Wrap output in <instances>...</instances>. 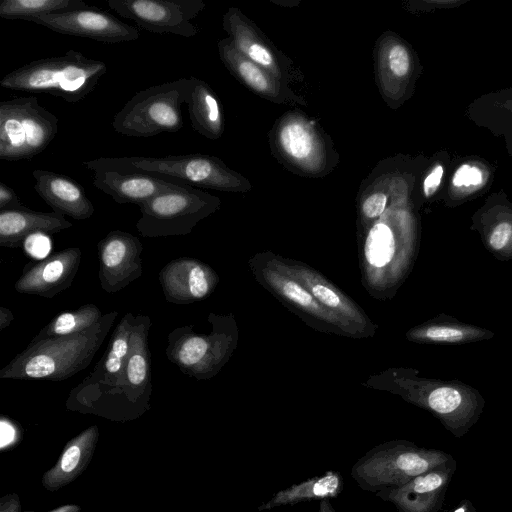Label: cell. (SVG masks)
I'll use <instances>...</instances> for the list:
<instances>
[{
    "mask_svg": "<svg viewBox=\"0 0 512 512\" xmlns=\"http://www.w3.org/2000/svg\"><path fill=\"white\" fill-rule=\"evenodd\" d=\"M223 28L229 34L235 48L247 59L259 65L282 83L290 76L289 64L284 56L270 45L268 40L248 22L242 13L231 7L223 16Z\"/></svg>",
    "mask_w": 512,
    "mask_h": 512,
    "instance_id": "cell-18",
    "label": "cell"
},
{
    "mask_svg": "<svg viewBox=\"0 0 512 512\" xmlns=\"http://www.w3.org/2000/svg\"><path fill=\"white\" fill-rule=\"evenodd\" d=\"M190 80L191 91L187 107L192 128L205 138L216 140L224 132L220 102L206 82L194 76Z\"/></svg>",
    "mask_w": 512,
    "mask_h": 512,
    "instance_id": "cell-26",
    "label": "cell"
},
{
    "mask_svg": "<svg viewBox=\"0 0 512 512\" xmlns=\"http://www.w3.org/2000/svg\"><path fill=\"white\" fill-rule=\"evenodd\" d=\"M90 7L82 0H3L0 17L8 20L33 21L35 18Z\"/></svg>",
    "mask_w": 512,
    "mask_h": 512,
    "instance_id": "cell-27",
    "label": "cell"
},
{
    "mask_svg": "<svg viewBox=\"0 0 512 512\" xmlns=\"http://www.w3.org/2000/svg\"><path fill=\"white\" fill-rule=\"evenodd\" d=\"M80 248H66L46 259L30 262L15 282L14 288L22 294L53 298L72 285L81 263Z\"/></svg>",
    "mask_w": 512,
    "mask_h": 512,
    "instance_id": "cell-14",
    "label": "cell"
},
{
    "mask_svg": "<svg viewBox=\"0 0 512 512\" xmlns=\"http://www.w3.org/2000/svg\"><path fill=\"white\" fill-rule=\"evenodd\" d=\"M110 9L155 34L185 38L199 29L193 20L205 9L202 0H108Z\"/></svg>",
    "mask_w": 512,
    "mask_h": 512,
    "instance_id": "cell-10",
    "label": "cell"
},
{
    "mask_svg": "<svg viewBox=\"0 0 512 512\" xmlns=\"http://www.w3.org/2000/svg\"><path fill=\"white\" fill-rule=\"evenodd\" d=\"M99 281L107 293H116L138 279L143 273V245L131 233L113 230L97 244Z\"/></svg>",
    "mask_w": 512,
    "mask_h": 512,
    "instance_id": "cell-12",
    "label": "cell"
},
{
    "mask_svg": "<svg viewBox=\"0 0 512 512\" xmlns=\"http://www.w3.org/2000/svg\"><path fill=\"white\" fill-rule=\"evenodd\" d=\"M58 132V118L34 96L0 102V159L29 160L43 152Z\"/></svg>",
    "mask_w": 512,
    "mask_h": 512,
    "instance_id": "cell-8",
    "label": "cell"
},
{
    "mask_svg": "<svg viewBox=\"0 0 512 512\" xmlns=\"http://www.w3.org/2000/svg\"><path fill=\"white\" fill-rule=\"evenodd\" d=\"M16 192L8 185L0 182V211L23 208Z\"/></svg>",
    "mask_w": 512,
    "mask_h": 512,
    "instance_id": "cell-36",
    "label": "cell"
},
{
    "mask_svg": "<svg viewBox=\"0 0 512 512\" xmlns=\"http://www.w3.org/2000/svg\"><path fill=\"white\" fill-rule=\"evenodd\" d=\"M342 475L333 470L309 478L300 483L282 489L266 502L258 506V511H269L280 506H294L309 501H321L337 498L343 491Z\"/></svg>",
    "mask_w": 512,
    "mask_h": 512,
    "instance_id": "cell-25",
    "label": "cell"
},
{
    "mask_svg": "<svg viewBox=\"0 0 512 512\" xmlns=\"http://www.w3.org/2000/svg\"><path fill=\"white\" fill-rule=\"evenodd\" d=\"M396 240L391 227L380 220L369 229L364 242V257L367 267L373 271L384 270L393 260Z\"/></svg>",
    "mask_w": 512,
    "mask_h": 512,
    "instance_id": "cell-29",
    "label": "cell"
},
{
    "mask_svg": "<svg viewBox=\"0 0 512 512\" xmlns=\"http://www.w3.org/2000/svg\"><path fill=\"white\" fill-rule=\"evenodd\" d=\"M387 199V195L381 191L371 193L362 202L363 215L372 220L380 217L386 209Z\"/></svg>",
    "mask_w": 512,
    "mask_h": 512,
    "instance_id": "cell-33",
    "label": "cell"
},
{
    "mask_svg": "<svg viewBox=\"0 0 512 512\" xmlns=\"http://www.w3.org/2000/svg\"><path fill=\"white\" fill-rule=\"evenodd\" d=\"M213 331L197 333L192 325L175 328L168 335L167 358L183 374L197 380L214 376L229 356L230 337L224 331L223 318L210 315Z\"/></svg>",
    "mask_w": 512,
    "mask_h": 512,
    "instance_id": "cell-9",
    "label": "cell"
},
{
    "mask_svg": "<svg viewBox=\"0 0 512 512\" xmlns=\"http://www.w3.org/2000/svg\"><path fill=\"white\" fill-rule=\"evenodd\" d=\"M0 512H20V501L17 494H9L1 499Z\"/></svg>",
    "mask_w": 512,
    "mask_h": 512,
    "instance_id": "cell-39",
    "label": "cell"
},
{
    "mask_svg": "<svg viewBox=\"0 0 512 512\" xmlns=\"http://www.w3.org/2000/svg\"><path fill=\"white\" fill-rule=\"evenodd\" d=\"M50 235L36 232L28 235L23 241L22 248L32 259L40 261L49 257L52 248Z\"/></svg>",
    "mask_w": 512,
    "mask_h": 512,
    "instance_id": "cell-31",
    "label": "cell"
},
{
    "mask_svg": "<svg viewBox=\"0 0 512 512\" xmlns=\"http://www.w3.org/2000/svg\"><path fill=\"white\" fill-rule=\"evenodd\" d=\"M453 512H476V510L468 500H464Z\"/></svg>",
    "mask_w": 512,
    "mask_h": 512,
    "instance_id": "cell-42",
    "label": "cell"
},
{
    "mask_svg": "<svg viewBox=\"0 0 512 512\" xmlns=\"http://www.w3.org/2000/svg\"><path fill=\"white\" fill-rule=\"evenodd\" d=\"M481 181V171L477 167L467 164L458 168L453 177V184L457 187L478 185Z\"/></svg>",
    "mask_w": 512,
    "mask_h": 512,
    "instance_id": "cell-35",
    "label": "cell"
},
{
    "mask_svg": "<svg viewBox=\"0 0 512 512\" xmlns=\"http://www.w3.org/2000/svg\"><path fill=\"white\" fill-rule=\"evenodd\" d=\"M451 460L441 450L419 447L407 440H391L369 449L354 463L351 476L362 490L377 493L398 488Z\"/></svg>",
    "mask_w": 512,
    "mask_h": 512,
    "instance_id": "cell-5",
    "label": "cell"
},
{
    "mask_svg": "<svg viewBox=\"0 0 512 512\" xmlns=\"http://www.w3.org/2000/svg\"><path fill=\"white\" fill-rule=\"evenodd\" d=\"M181 182L149 174L123 173L115 170L93 172V186L109 195L116 203L138 206Z\"/></svg>",
    "mask_w": 512,
    "mask_h": 512,
    "instance_id": "cell-21",
    "label": "cell"
},
{
    "mask_svg": "<svg viewBox=\"0 0 512 512\" xmlns=\"http://www.w3.org/2000/svg\"><path fill=\"white\" fill-rule=\"evenodd\" d=\"M423 336L437 342H457L463 339L464 333L455 327L431 326L424 331Z\"/></svg>",
    "mask_w": 512,
    "mask_h": 512,
    "instance_id": "cell-34",
    "label": "cell"
},
{
    "mask_svg": "<svg viewBox=\"0 0 512 512\" xmlns=\"http://www.w3.org/2000/svg\"><path fill=\"white\" fill-rule=\"evenodd\" d=\"M378 75L383 89L389 80L402 79L410 70V55L400 43L386 44L384 41L378 49Z\"/></svg>",
    "mask_w": 512,
    "mask_h": 512,
    "instance_id": "cell-30",
    "label": "cell"
},
{
    "mask_svg": "<svg viewBox=\"0 0 512 512\" xmlns=\"http://www.w3.org/2000/svg\"><path fill=\"white\" fill-rule=\"evenodd\" d=\"M151 319L126 313L113 331L103 357L73 388L66 400L69 410L129 421L150 408L152 364L148 346Z\"/></svg>",
    "mask_w": 512,
    "mask_h": 512,
    "instance_id": "cell-1",
    "label": "cell"
},
{
    "mask_svg": "<svg viewBox=\"0 0 512 512\" xmlns=\"http://www.w3.org/2000/svg\"><path fill=\"white\" fill-rule=\"evenodd\" d=\"M276 141L284 158L307 173L318 174L328 164L323 137L303 118L290 116L283 120Z\"/></svg>",
    "mask_w": 512,
    "mask_h": 512,
    "instance_id": "cell-17",
    "label": "cell"
},
{
    "mask_svg": "<svg viewBox=\"0 0 512 512\" xmlns=\"http://www.w3.org/2000/svg\"><path fill=\"white\" fill-rule=\"evenodd\" d=\"M218 280V275L210 266L190 257L174 259L159 272L166 301L179 305L206 298L214 290Z\"/></svg>",
    "mask_w": 512,
    "mask_h": 512,
    "instance_id": "cell-16",
    "label": "cell"
},
{
    "mask_svg": "<svg viewBox=\"0 0 512 512\" xmlns=\"http://www.w3.org/2000/svg\"><path fill=\"white\" fill-rule=\"evenodd\" d=\"M318 512H336L329 499L319 501Z\"/></svg>",
    "mask_w": 512,
    "mask_h": 512,
    "instance_id": "cell-41",
    "label": "cell"
},
{
    "mask_svg": "<svg viewBox=\"0 0 512 512\" xmlns=\"http://www.w3.org/2000/svg\"><path fill=\"white\" fill-rule=\"evenodd\" d=\"M117 315V311L103 315L97 324L84 332L31 340L0 370V378L67 380L90 365Z\"/></svg>",
    "mask_w": 512,
    "mask_h": 512,
    "instance_id": "cell-2",
    "label": "cell"
},
{
    "mask_svg": "<svg viewBox=\"0 0 512 512\" xmlns=\"http://www.w3.org/2000/svg\"><path fill=\"white\" fill-rule=\"evenodd\" d=\"M32 22L54 32L88 38L105 43L138 40V30L97 7H88L63 13L47 14Z\"/></svg>",
    "mask_w": 512,
    "mask_h": 512,
    "instance_id": "cell-11",
    "label": "cell"
},
{
    "mask_svg": "<svg viewBox=\"0 0 512 512\" xmlns=\"http://www.w3.org/2000/svg\"><path fill=\"white\" fill-rule=\"evenodd\" d=\"M512 232V227L509 223L503 222L497 225L490 235V245L496 249H502L508 242Z\"/></svg>",
    "mask_w": 512,
    "mask_h": 512,
    "instance_id": "cell-37",
    "label": "cell"
},
{
    "mask_svg": "<svg viewBox=\"0 0 512 512\" xmlns=\"http://www.w3.org/2000/svg\"><path fill=\"white\" fill-rule=\"evenodd\" d=\"M218 51L230 73L255 93L276 103L301 102L285 83L243 56L229 37L218 42Z\"/></svg>",
    "mask_w": 512,
    "mask_h": 512,
    "instance_id": "cell-20",
    "label": "cell"
},
{
    "mask_svg": "<svg viewBox=\"0 0 512 512\" xmlns=\"http://www.w3.org/2000/svg\"><path fill=\"white\" fill-rule=\"evenodd\" d=\"M454 460L416 476L408 483L376 494L394 505L397 512H438L455 471Z\"/></svg>",
    "mask_w": 512,
    "mask_h": 512,
    "instance_id": "cell-15",
    "label": "cell"
},
{
    "mask_svg": "<svg viewBox=\"0 0 512 512\" xmlns=\"http://www.w3.org/2000/svg\"><path fill=\"white\" fill-rule=\"evenodd\" d=\"M261 282L279 298L302 313L354 336L352 329L340 318L327 311L297 279L275 268L267 260L258 268Z\"/></svg>",
    "mask_w": 512,
    "mask_h": 512,
    "instance_id": "cell-22",
    "label": "cell"
},
{
    "mask_svg": "<svg viewBox=\"0 0 512 512\" xmlns=\"http://www.w3.org/2000/svg\"><path fill=\"white\" fill-rule=\"evenodd\" d=\"M102 317L103 314L96 305L86 304L73 311L57 315L32 340H42L84 332L97 324Z\"/></svg>",
    "mask_w": 512,
    "mask_h": 512,
    "instance_id": "cell-28",
    "label": "cell"
},
{
    "mask_svg": "<svg viewBox=\"0 0 512 512\" xmlns=\"http://www.w3.org/2000/svg\"><path fill=\"white\" fill-rule=\"evenodd\" d=\"M14 320V315L8 308L0 307V331L5 329Z\"/></svg>",
    "mask_w": 512,
    "mask_h": 512,
    "instance_id": "cell-40",
    "label": "cell"
},
{
    "mask_svg": "<svg viewBox=\"0 0 512 512\" xmlns=\"http://www.w3.org/2000/svg\"><path fill=\"white\" fill-rule=\"evenodd\" d=\"M275 268L297 279L327 311L344 321L355 337L373 333L365 313L331 282L310 267L276 256L267 260Z\"/></svg>",
    "mask_w": 512,
    "mask_h": 512,
    "instance_id": "cell-13",
    "label": "cell"
},
{
    "mask_svg": "<svg viewBox=\"0 0 512 512\" xmlns=\"http://www.w3.org/2000/svg\"><path fill=\"white\" fill-rule=\"evenodd\" d=\"M72 227L62 214L39 212L27 207L0 211V246L22 247L25 238L36 232L56 234Z\"/></svg>",
    "mask_w": 512,
    "mask_h": 512,
    "instance_id": "cell-24",
    "label": "cell"
},
{
    "mask_svg": "<svg viewBox=\"0 0 512 512\" xmlns=\"http://www.w3.org/2000/svg\"><path fill=\"white\" fill-rule=\"evenodd\" d=\"M443 176V167L437 165L425 178L423 182V192L426 197L435 193L438 189Z\"/></svg>",
    "mask_w": 512,
    "mask_h": 512,
    "instance_id": "cell-38",
    "label": "cell"
},
{
    "mask_svg": "<svg viewBox=\"0 0 512 512\" xmlns=\"http://www.w3.org/2000/svg\"><path fill=\"white\" fill-rule=\"evenodd\" d=\"M0 448L1 451L14 448L21 439V430L11 419L1 416L0 419Z\"/></svg>",
    "mask_w": 512,
    "mask_h": 512,
    "instance_id": "cell-32",
    "label": "cell"
},
{
    "mask_svg": "<svg viewBox=\"0 0 512 512\" xmlns=\"http://www.w3.org/2000/svg\"><path fill=\"white\" fill-rule=\"evenodd\" d=\"M34 190L54 212L75 220L90 218L95 208L84 188L74 179L60 173L35 169Z\"/></svg>",
    "mask_w": 512,
    "mask_h": 512,
    "instance_id": "cell-19",
    "label": "cell"
},
{
    "mask_svg": "<svg viewBox=\"0 0 512 512\" xmlns=\"http://www.w3.org/2000/svg\"><path fill=\"white\" fill-rule=\"evenodd\" d=\"M82 164L93 172L115 170L149 174L193 187L226 192H243L251 188L243 176L227 167L221 159L199 153L165 157H102Z\"/></svg>",
    "mask_w": 512,
    "mask_h": 512,
    "instance_id": "cell-4",
    "label": "cell"
},
{
    "mask_svg": "<svg viewBox=\"0 0 512 512\" xmlns=\"http://www.w3.org/2000/svg\"><path fill=\"white\" fill-rule=\"evenodd\" d=\"M99 439V428L92 425L68 441L57 462L41 479L43 487L57 491L75 481L88 467Z\"/></svg>",
    "mask_w": 512,
    "mask_h": 512,
    "instance_id": "cell-23",
    "label": "cell"
},
{
    "mask_svg": "<svg viewBox=\"0 0 512 512\" xmlns=\"http://www.w3.org/2000/svg\"><path fill=\"white\" fill-rule=\"evenodd\" d=\"M190 91V78L140 90L114 115L112 128L119 134L138 138L178 132L184 125L181 106L187 105Z\"/></svg>",
    "mask_w": 512,
    "mask_h": 512,
    "instance_id": "cell-6",
    "label": "cell"
},
{
    "mask_svg": "<svg viewBox=\"0 0 512 512\" xmlns=\"http://www.w3.org/2000/svg\"><path fill=\"white\" fill-rule=\"evenodd\" d=\"M49 512H81V509L77 505H64Z\"/></svg>",
    "mask_w": 512,
    "mask_h": 512,
    "instance_id": "cell-43",
    "label": "cell"
},
{
    "mask_svg": "<svg viewBox=\"0 0 512 512\" xmlns=\"http://www.w3.org/2000/svg\"><path fill=\"white\" fill-rule=\"evenodd\" d=\"M107 72V65L76 50L27 63L0 81L5 89L31 93H46L68 103L87 97Z\"/></svg>",
    "mask_w": 512,
    "mask_h": 512,
    "instance_id": "cell-3",
    "label": "cell"
},
{
    "mask_svg": "<svg viewBox=\"0 0 512 512\" xmlns=\"http://www.w3.org/2000/svg\"><path fill=\"white\" fill-rule=\"evenodd\" d=\"M220 199L191 185L179 183L139 205L136 228L143 237L184 236L216 212Z\"/></svg>",
    "mask_w": 512,
    "mask_h": 512,
    "instance_id": "cell-7",
    "label": "cell"
}]
</instances>
